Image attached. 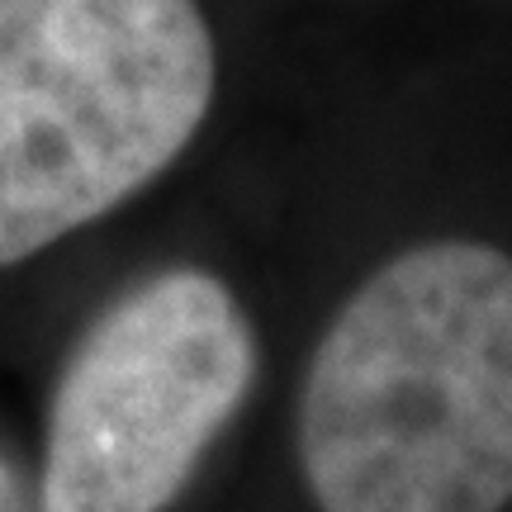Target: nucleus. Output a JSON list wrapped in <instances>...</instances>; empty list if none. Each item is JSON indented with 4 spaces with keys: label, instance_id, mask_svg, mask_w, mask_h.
I'll list each match as a JSON object with an SVG mask.
<instances>
[{
    "label": "nucleus",
    "instance_id": "nucleus-2",
    "mask_svg": "<svg viewBox=\"0 0 512 512\" xmlns=\"http://www.w3.org/2000/svg\"><path fill=\"white\" fill-rule=\"evenodd\" d=\"M214 81L200 0H0V266L147 190Z\"/></svg>",
    "mask_w": 512,
    "mask_h": 512
},
{
    "label": "nucleus",
    "instance_id": "nucleus-1",
    "mask_svg": "<svg viewBox=\"0 0 512 512\" xmlns=\"http://www.w3.org/2000/svg\"><path fill=\"white\" fill-rule=\"evenodd\" d=\"M318 512L512 503V256L441 238L389 256L332 313L299 389Z\"/></svg>",
    "mask_w": 512,
    "mask_h": 512
},
{
    "label": "nucleus",
    "instance_id": "nucleus-3",
    "mask_svg": "<svg viewBox=\"0 0 512 512\" xmlns=\"http://www.w3.org/2000/svg\"><path fill=\"white\" fill-rule=\"evenodd\" d=\"M256 384V328L200 266L133 285L81 332L43 432V512H166Z\"/></svg>",
    "mask_w": 512,
    "mask_h": 512
}]
</instances>
